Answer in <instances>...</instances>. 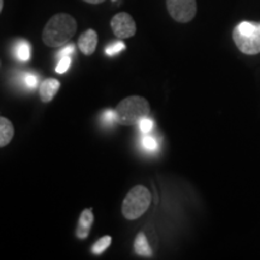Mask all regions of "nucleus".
I'll use <instances>...</instances> for the list:
<instances>
[{
    "label": "nucleus",
    "instance_id": "obj_16",
    "mask_svg": "<svg viewBox=\"0 0 260 260\" xmlns=\"http://www.w3.org/2000/svg\"><path fill=\"white\" fill-rule=\"evenodd\" d=\"M71 65V56H67V57H63L59 59V63L56 67V71L58 74H64L67 73L68 69L70 68Z\"/></svg>",
    "mask_w": 260,
    "mask_h": 260
},
{
    "label": "nucleus",
    "instance_id": "obj_15",
    "mask_svg": "<svg viewBox=\"0 0 260 260\" xmlns=\"http://www.w3.org/2000/svg\"><path fill=\"white\" fill-rule=\"evenodd\" d=\"M123 50H125V45L123 41H115L110 44L109 46L105 48V53L107 56H115V54L119 53Z\"/></svg>",
    "mask_w": 260,
    "mask_h": 260
},
{
    "label": "nucleus",
    "instance_id": "obj_6",
    "mask_svg": "<svg viewBox=\"0 0 260 260\" xmlns=\"http://www.w3.org/2000/svg\"><path fill=\"white\" fill-rule=\"evenodd\" d=\"M111 28L113 34L118 39H129L134 37L136 32V24L134 18L126 12H119L111 19Z\"/></svg>",
    "mask_w": 260,
    "mask_h": 260
},
{
    "label": "nucleus",
    "instance_id": "obj_8",
    "mask_svg": "<svg viewBox=\"0 0 260 260\" xmlns=\"http://www.w3.org/2000/svg\"><path fill=\"white\" fill-rule=\"evenodd\" d=\"M93 223H94L93 211L90 209L83 210L80 214L79 224H77V229H76V236L79 237L80 240L87 239L89 235L90 229H92Z\"/></svg>",
    "mask_w": 260,
    "mask_h": 260
},
{
    "label": "nucleus",
    "instance_id": "obj_9",
    "mask_svg": "<svg viewBox=\"0 0 260 260\" xmlns=\"http://www.w3.org/2000/svg\"><path fill=\"white\" fill-rule=\"evenodd\" d=\"M60 88V82L56 79H46L42 81L40 84V89H39V94H40L41 100L44 103H50L58 90Z\"/></svg>",
    "mask_w": 260,
    "mask_h": 260
},
{
    "label": "nucleus",
    "instance_id": "obj_14",
    "mask_svg": "<svg viewBox=\"0 0 260 260\" xmlns=\"http://www.w3.org/2000/svg\"><path fill=\"white\" fill-rule=\"evenodd\" d=\"M141 144H142V147H144L146 151L153 152L158 149L157 140H155L153 136H151V135H145L144 138L141 139Z\"/></svg>",
    "mask_w": 260,
    "mask_h": 260
},
{
    "label": "nucleus",
    "instance_id": "obj_19",
    "mask_svg": "<svg viewBox=\"0 0 260 260\" xmlns=\"http://www.w3.org/2000/svg\"><path fill=\"white\" fill-rule=\"evenodd\" d=\"M103 121L104 123H107V124H113L116 122L115 110H107V111L104 112Z\"/></svg>",
    "mask_w": 260,
    "mask_h": 260
},
{
    "label": "nucleus",
    "instance_id": "obj_11",
    "mask_svg": "<svg viewBox=\"0 0 260 260\" xmlns=\"http://www.w3.org/2000/svg\"><path fill=\"white\" fill-rule=\"evenodd\" d=\"M134 251L140 256H145V258L152 256V248L144 233H139L138 236H136L134 241Z\"/></svg>",
    "mask_w": 260,
    "mask_h": 260
},
{
    "label": "nucleus",
    "instance_id": "obj_1",
    "mask_svg": "<svg viewBox=\"0 0 260 260\" xmlns=\"http://www.w3.org/2000/svg\"><path fill=\"white\" fill-rule=\"evenodd\" d=\"M76 19L69 14H57L48 19L42 31V41L48 47H60L76 34Z\"/></svg>",
    "mask_w": 260,
    "mask_h": 260
},
{
    "label": "nucleus",
    "instance_id": "obj_5",
    "mask_svg": "<svg viewBox=\"0 0 260 260\" xmlns=\"http://www.w3.org/2000/svg\"><path fill=\"white\" fill-rule=\"evenodd\" d=\"M169 14L176 22L188 23L197 15V0H167Z\"/></svg>",
    "mask_w": 260,
    "mask_h": 260
},
{
    "label": "nucleus",
    "instance_id": "obj_22",
    "mask_svg": "<svg viewBox=\"0 0 260 260\" xmlns=\"http://www.w3.org/2000/svg\"><path fill=\"white\" fill-rule=\"evenodd\" d=\"M3 6H4V0H0V12H2Z\"/></svg>",
    "mask_w": 260,
    "mask_h": 260
},
{
    "label": "nucleus",
    "instance_id": "obj_20",
    "mask_svg": "<svg viewBox=\"0 0 260 260\" xmlns=\"http://www.w3.org/2000/svg\"><path fill=\"white\" fill-rule=\"evenodd\" d=\"M74 52H75V46H74V45L69 44V45H67V46H64L59 52H58L57 57L60 59V58H63V57L71 56V54H73Z\"/></svg>",
    "mask_w": 260,
    "mask_h": 260
},
{
    "label": "nucleus",
    "instance_id": "obj_13",
    "mask_svg": "<svg viewBox=\"0 0 260 260\" xmlns=\"http://www.w3.org/2000/svg\"><path fill=\"white\" fill-rule=\"evenodd\" d=\"M111 242H112L111 236H109V235L103 236L102 239H99L95 243H94L92 247V252L95 255H100L103 252H105L106 249L109 248V246L111 245Z\"/></svg>",
    "mask_w": 260,
    "mask_h": 260
},
{
    "label": "nucleus",
    "instance_id": "obj_4",
    "mask_svg": "<svg viewBox=\"0 0 260 260\" xmlns=\"http://www.w3.org/2000/svg\"><path fill=\"white\" fill-rule=\"evenodd\" d=\"M152 197L147 188L135 186L125 195L122 204V213L126 219L134 220L141 217L151 205Z\"/></svg>",
    "mask_w": 260,
    "mask_h": 260
},
{
    "label": "nucleus",
    "instance_id": "obj_18",
    "mask_svg": "<svg viewBox=\"0 0 260 260\" xmlns=\"http://www.w3.org/2000/svg\"><path fill=\"white\" fill-rule=\"evenodd\" d=\"M24 82H25V86L28 87V88H37L38 86V77L35 76V75L32 74H27L24 76Z\"/></svg>",
    "mask_w": 260,
    "mask_h": 260
},
{
    "label": "nucleus",
    "instance_id": "obj_12",
    "mask_svg": "<svg viewBox=\"0 0 260 260\" xmlns=\"http://www.w3.org/2000/svg\"><path fill=\"white\" fill-rule=\"evenodd\" d=\"M16 58L19 61H28L30 59V45L27 41H19L15 47Z\"/></svg>",
    "mask_w": 260,
    "mask_h": 260
},
{
    "label": "nucleus",
    "instance_id": "obj_21",
    "mask_svg": "<svg viewBox=\"0 0 260 260\" xmlns=\"http://www.w3.org/2000/svg\"><path fill=\"white\" fill-rule=\"evenodd\" d=\"M83 2L89 3V4H100V3H104L105 0H83Z\"/></svg>",
    "mask_w": 260,
    "mask_h": 260
},
{
    "label": "nucleus",
    "instance_id": "obj_17",
    "mask_svg": "<svg viewBox=\"0 0 260 260\" xmlns=\"http://www.w3.org/2000/svg\"><path fill=\"white\" fill-rule=\"evenodd\" d=\"M139 126H140V130H141V133H144V134H148V133L153 129V121H152L151 118H148V117H145V118H142L141 121L139 122Z\"/></svg>",
    "mask_w": 260,
    "mask_h": 260
},
{
    "label": "nucleus",
    "instance_id": "obj_3",
    "mask_svg": "<svg viewBox=\"0 0 260 260\" xmlns=\"http://www.w3.org/2000/svg\"><path fill=\"white\" fill-rule=\"evenodd\" d=\"M233 40L242 53L248 56L260 53V24L241 22L234 29Z\"/></svg>",
    "mask_w": 260,
    "mask_h": 260
},
{
    "label": "nucleus",
    "instance_id": "obj_7",
    "mask_svg": "<svg viewBox=\"0 0 260 260\" xmlns=\"http://www.w3.org/2000/svg\"><path fill=\"white\" fill-rule=\"evenodd\" d=\"M77 45H79L80 51L82 52L84 56H90V54H93L96 50L98 45L96 31L93 30V29H88V30L82 32Z\"/></svg>",
    "mask_w": 260,
    "mask_h": 260
},
{
    "label": "nucleus",
    "instance_id": "obj_2",
    "mask_svg": "<svg viewBox=\"0 0 260 260\" xmlns=\"http://www.w3.org/2000/svg\"><path fill=\"white\" fill-rule=\"evenodd\" d=\"M151 107L144 96L133 95L123 99L115 110L116 123L121 125H134L142 118L148 117Z\"/></svg>",
    "mask_w": 260,
    "mask_h": 260
},
{
    "label": "nucleus",
    "instance_id": "obj_10",
    "mask_svg": "<svg viewBox=\"0 0 260 260\" xmlns=\"http://www.w3.org/2000/svg\"><path fill=\"white\" fill-rule=\"evenodd\" d=\"M15 135L14 124L5 117H0V147H5L11 142Z\"/></svg>",
    "mask_w": 260,
    "mask_h": 260
}]
</instances>
